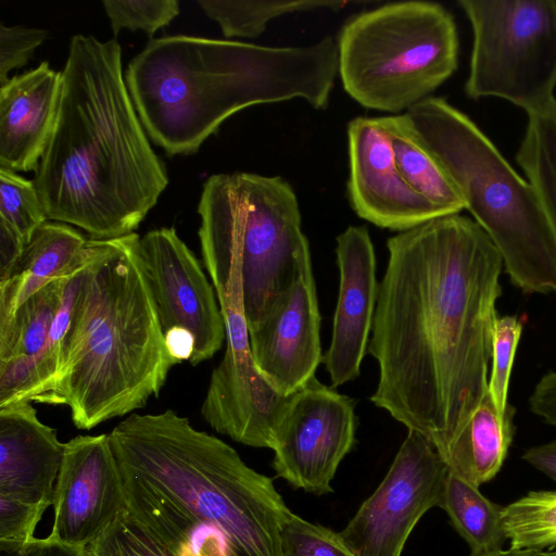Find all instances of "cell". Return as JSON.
<instances>
[{
	"mask_svg": "<svg viewBox=\"0 0 556 556\" xmlns=\"http://www.w3.org/2000/svg\"><path fill=\"white\" fill-rule=\"evenodd\" d=\"M367 351L370 401L442 455L488 392L502 257L460 214L391 237Z\"/></svg>",
	"mask_w": 556,
	"mask_h": 556,
	"instance_id": "6da1fadb",
	"label": "cell"
},
{
	"mask_svg": "<svg viewBox=\"0 0 556 556\" xmlns=\"http://www.w3.org/2000/svg\"><path fill=\"white\" fill-rule=\"evenodd\" d=\"M122 70L116 39L71 38L54 129L34 179L48 219L97 240L132 233L168 185Z\"/></svg>",
	"mask_w": 556,
	"mask_h": 556,
	"instance_id": "7a4b0ae2",
	"label": "cell"
},
{
	"mask_svg": "<svg viewBox=\"0 0 556 556\" xmlns=\"http://www.w3.org/2000/svg\"><path fill=\"white\" fill-rule=\"evenodd\" d=\"M338 73L332 37L303 47L174 35L150 39L125 81L150 139L169 155L191 154L235 113L304 99L327 106Z\"/></svg>",
	"mask_w": 556,
	"mask_h": 556,
	"instance_id": "3957f363",
	"label": "cell"
},
{
	"mask_svg": "<svg viewBox=\"0 0 556 556\" xmlns=\"http://www.w3.org/2000/svg\"><path fill=\"white\" fill-rule=\"evenodd\" d=\"M136 232L88 239L62 365L38 403L65 405L90 430L157 396L177 361L167 350Z\"/></svg>",
	"mask_w": 556,
	"mask_h": 556,
	"instance_id": "277c9868",
	"label": "cell"
},
{
	"mask_svg": "<svg viewBox=\"0 0 556 556\" xmlns=\"http://www.w3.org/2000/svg\"><path fill=\"white\" fill-rule=\"evenodd\" d=\"M119 470L188 516L224 531L241 556H282L281 528L292 513L271 479L220 439L173 409L132 413L109 433Z\"/></svg>",
	"mask_w": 556,
	"mask_h": 556,
	"instance_id": "5b68a950",
	"label": "cell"
},
{
	"mask_svg": "<svg viewBox=\"0 0 556 556\" xmlns=\"http://www.w3.org/2000/svg\"><path fill=\"white\" fill-rule=\"evenodd\" d=\"M205 268L224 316L256 326L311 257L296 195L280 176L212 175L198 206Z\"/></svg>",
	"mask_w": 556,
	"mask_h": 556,
	"instance_id": "8992f818",
	"label": "cell"
},
{
	"mask_svg": "<svg viewBox=\"0 0 556 556\" xmlns=\"http://www.w3.org/2000/svg\"><path fill=\"white\" fill-rule=\"evenodd\" d=\"M405 114L498 251L511 282L525 292L556 293V239L531 184L444 99L429 97Z\"/></svg>",
	"mask_w": 556,
	"mask_h": 556,
	"instance_id": "52a82bcc",
	"label": "cell"
},
{
	"mask_svg": "<svg viewBox=\"0 0 556 556\" xmlns=\"http://www.w3.org/2000/svg\"><path fill=\"white\" fill-rule=\"evenodd\" d=\"M338 73L361 105L399 113L429 98L457 68L453 15L440 3H388L350 18L338 37Z\"/></svg>",
	"mask_w": 556,
	"mask_h": 556,
	"instance_id": "ba28073f",
	"label": "cell"
},
{
	"mask_svg": "<svg viewBox=\"0 0 556 556\" xmlns=\"http://www.w3.org/2000/svg\"><path fill=\"white\" fill-rule=\"evenodd\" d=\"M472 29L465 91L527 114L556 100V0H460Z\"/></svg>",
	"mask_w": 556,
	"mask_h": 556,
	"instance_id": "9c48e42d",
	"label": "cell"
},
{
	"mask_svg": "<svg viewBox=\"0 0 556 556\" xmlns=\"http://www.w3.org/2000/svg\"><path fill=\"white\" fill-rule=\"evenodd\" d=\"M447 471L433 444L408 430L383 480L339 535L356 556H402L417 522L440 507Z\"/></svg>",
	"mask_w": 556,
	"mask_h": 556,
	"instance_id": "30bf717a",
	"label": "cell"
},
{
	"mask_svg": "<svg viewBox=\"0 0 556 556\" xmlns=\"http://www.w3.org/2000/svg\"><path fill=\"white\" fill-rule=\"evenodd\" d=\"M355 401L313 377L288 396L275 431L276 475L315 495L331 481L355 443Z\"/></svg>",
	"mask_w": 556,
	"mask_h": 556,
	"instance_id": "8fae6325",
	"label": "cell"
},
{
	"mask_svg": "<svg viewBox=\"0 0 556 556\" xmlns=\"http://www.w3.org/2000/svg\"><path fill=\"white\" fill-rule=\"evenodd\" d=\"M138 251L163 332L182 329L192 336L190 364L213 357L226 339V327L215 289L193 252L173 227L140 237Z\"/></svg>",
	"mask_w": 556,
	"mask_h": 556,
	"instance_id": "7c38bea8",
	"label": "cell"
},
{
	"mask_svg": "<svg viewBox=\"0 0 556 556\" xmlns=\"http://www.w3.org/2000/svg\"><path fill=\"white\" fill-rule=\"evenodd\" d=\"M50 539L86 549L125 510L123 478L110 435L65 443L53 492Z\"/></svg>",
	"mask_w": 556,
	"mask_h": 556,
	"instance_id": "4fadbf2b",
	"label": "cell"
},
{
	"mask_svg": "<svg viewBox=\"0 0 556 556\" xmlns=\"http://www.w3.org/2000/svg\"><path fill=\"white\" fill-rule=\"evenodd\" d=\"M288 396L256 367L248 328L227 331L225 354L211 375L201 406L204 420L238 443L273 448Z\"/></svg>",
	"mask_w": 556,
	"mask_h": 556,
	"instance_id": "5bb4252c",
	"label": "cell"
},
{
	"mask_svg": "<svg viewBox=\"0 0 556 556\" xmlns=\"http://www.w3.org/2000/svg\"><path fill=\"white\" fill-rule=\"evenodd\" d=\"M319 329L320 314L308 257L293 283L249 330L256 367L282 394L290 395L315 377L323 362Z\"/></svg>",
	"mask_w": 556,
	"mask_h": 556,
	"instance_id": "9a60e30c",
	"label": "cell"
},
{
	"mask_svg": "<svg viewBox=\"0 0 556 556\" xmlns=\"http://www.w3.org/2000/svg\"><path fill=\"white\" fill-rule=\"evenodd\" d=\"M348 143V194L361 218L401 232L442 216L403 179L383 116L352 119Z\"/></svg>",
	"mask_w": 556,
	"mask_h": 556,
	"instance_id": "2e32d148",
	"label": "cell"
},
{
	"mask_svg": "<svg viewBox=\"0 0 556 556\" xmlns=\"http://www.w3.org/2000/svg\"><path fill=\"white\" fill-rule=\"evenodd\" d=\"M339 295L332 336L323 363L331 387L356 379L367 352L379 283L374 245L366 227L350 226L337 238Z\"/></svg>",
	"mask_w": 556,
	"mask_h": 556,
	"instance_id": "e0dca14e",
	"label": "cell"
},
{
	"mask_svg": "<svg viewBox=\"0 0 556 556\" xmlns=\"http://www.w3.org/2000/svg\"><path fill=\"white\" fill-rule=\"evenodd\" d=\"M31 402L0 408V495L48 509L65 443L43 424Z\"/></svg>",
	"mask_w": 556,
	"mask_h": 556,
	"instance_id": "ac0fdd59",
	"label": "cell"
},
{
	"mask_svg": "<svg viewBox=\"0 0 556 556\" xmlns=\"http://www.w3.org/2000/svg\"><path fill=\"white\" fill-rule=\"evenodd\" d=\"M62 72L41 62L0 86V168L36 170L52 136Z\"/></svg>",
	"mask_w": 556,
	"mask_h": 556,
	"instance_id": "d6986e66",
	"label": "cell"
},
{
	"mask_svg": "<svg viewBox=\"0 0 556 556\" xmlns=\"http://www.w3.org/2000/svg\"><path fill=\"white\" fill-rule=\"evenodd\" d=\"M87 242L78 230L60 222H46L34 232L10 278L0 282V332L11 327L31 295L83 265Z\"/></svg>",
	"mask_w": 556,
	"mask_h": 556,
	"instance_id": "ffe728a7",
	"label": "cell"
},
{
	"mask_svg": "<svg viewBox=\"0 0 556 556\" xmlns=\"http://www.w3.org/2000/svg\"><path fill=\"white\" fill-rule=\"evenodd\" d=\"M515 408L496 409L489 393L475 409L460 432L441 455L448 470L480 486L501 470L514 439Z\"/></svg>",
	"mask_w": 556,
	"mask_h": 556,
	"instance_id": "44dd1931",
	"label": "cell"
},
{
	"mask_svg": "<svg viewBox=\"0 0 556 556\" xmlns=\"http://www.w3.org/2000/svg\"><path fill=\"white\" fill-rule=\"evenodd\" d=\"M399 172L409 188L442 216L465 210L457 187L404 114L383 116Z\"/></svg>",
	"mask_w": 556,
	"mask_h": 556,
	"instance_id": "7402d4cb",
	"label": "cell"
},
{
	"mask_svg": "<svg viewBox=\"0 0 556 556\" xmlns=\"http://www.w3.org/2000/svg\"><path fill=\"white\" fill-rule=\"evenodd\" d=\"M440 507L470 548V556L503 549L507 541L500 506L486 498L479 488L447 471Z\"/></svg>",
	"mask_w": 556,
	"mask_h": 556,
	"instance_id": "603a6c76",
	"label": "cell"
},
{
	"mask_svg": "<svg viewBox=\"0 0 556 556\" xmlns=\"http://www.w3.org/2000/svg\"><path fill=\"white\" fill-rule=\"evenodd\" d=\"M527 115L516 161L533 187L556 239V100Z\"/></svg>",
	"mask_w": 556,
	"mask_h": 556,
	"instance_id": "cb8c5ba5",
	"label": "cell"
},
{
	"mask_svg": "<svg viewBox=\"0 0 556 556\" xmlns=\"http://www.w3.org/2000/svg\"><path fill=\"white\" fill-rule=\"evenodd\" d=\"M70 276L45 286L20 306L11 327L0 332V361L43 351Z\"/></svg>",
	"mask_w": 556,
	"mask_h": 556,
	"instance_id": "d4e9b609",
	"label": "cell"
},
{
	"mask_svg": "<svg viewBox=\"0 0 556 556\" xmlns=\"http://www.w3.org/2000/svg\"><path fill=\"white\" fill-rule=\"evenodd\" d=\"M346 1H220L200 0L198 4L213 21L217 22L225 37L256 38L269 21L294 12L318 9H339Z\"/></svg>",
	"mask_w": 556,
	"mask_h": 556,
	"instance_id": "484cf974",
	"label": "cell"
},
{
	"mask_svg": "<svg viewBox=\"0 0 556 556\" xmlns=\"http://www.w3.org/2000/svg\"><path fill=\"white\" fill-rule=\"evenodd\" d=\"M509 548H556V491H531L503 506Z\"/></svg>",
	"mask_w": 556,
	"mask_h": 556,
	"instance_id": "4316f807",
	"label": "cell"
},
{
	"mask_svg": "<svg viewBox=\"0 0 556 556\" xmlns=\"http://www.w3.org/2000/svg\"><path fill=\"white\" fill-rule=\"evenodd\" d=\"M0 219L13 226L28 243L48 217L34 181L0 168Z\"/></svg>",
	"mask_w": 556,
	"mask_h": 556,
	"instance_id": "83f0119b",
	"label": "cell"
},
{
	"mask_svg": "<svg viewBox=\"0 0 556 556\" xmlns=\"http://www.w3.org/2000/svg\"><path fill=\"white\" fill-rule=\"evenodd\" d=\"M86 554L87 556H172L126 509L86 548Z\"/></svg>",
	"mask_w": 556,
	"mask_h": 556,
	"instance_id": "f1b7e54d",
	"label": "cell"
},
{
	"mask_svg": "<svg viewBox=\"0 0 556 556\" xmlns=\"http://www.w3.org/2000/svg\"><path fill=\"white\" fill-rule=\"evenodd\" d=\"M282 556H356L339 532L291 513L281 528Z\"/></svg>",
	"mask_w": 556,
	"mask_h": 556,
	"instance_id": "f546056e",
	"label": "cell"
},
{
	"mask_svg": "<svg viewBox=\"0 0 556 556\" xmlns=\"http://www.w3.org/2000/svg\"><path fill=\"white\" fill-rule=\"evenodd\" d=\"M523 324L516 316L497 317L492 336L491 375L488 391L500 414L504 415L511 367Z\"/></svg>",
	"mask_w": 556,
	"mask_h": 556,
	"instance_id": "4dcf8cb0",
	"label": "cell"
},
{
	"mask_svg": "<svg viewBox=\"0 0 556 556\" xmlns=\"http://www.w3.org/2000/svg\"><path fill=\"white\" fill-rule=\"evenodd\" d=\"M102 4L115 36L124 28L141 29L153 39L152 36L179 13L176 0H104Z\"/></svg>",
	"mask_w": 556,
	"mask_h": 556,
	"instance_id": "1f68e13d",
	"label": "cell"
},
{
	"mask_svg": "<svg viewBox=\"0 0 556 556\" xmlns=\"http://www.w3.org/2000/svg\"><path fill=\"white\" fill-rule=\"evenodd\" d=\"M48 37L49 34L45 29L0 25V86L10 79L11 71L28 62Z\"/></svg>",
	"mask_w": 556,
	"mask_h": 556,
	"instance_id": "d6a6232c",
	"label": "cell"
},
{
	"mask_svg": "<svg viewBox=\"0 0 556 556\" xmlns=\"http://www.w3.org/2000/svg\"><path fill=\"white\" fill-rule=\"evenodd\" d=\"M46 509L0 495V545H25L35 538V531Z\"/></svg>",
	"mask_w": 556,
	"mask_h": 556,
	"instance_id": "836d02e7",
	"label": "cell"
},
{
	"mask_svg": "<svg viewBox=\"0 0 556 556\" xmlns=\"http://www.w3.org/2000/svg\"><path fill=\"white\" fill-rule=\"evenodd\" d=\"M531 412L556 428V371L545 374L529 397Z\"/></svg>",
	"mask_w": 556,
	"mask_h": 556,
	"instance_id": "e575fe53",
	"label": "cell"
},
{
	"mask_svg": "<svg viewBox=\"0 0 556 556\" xmlns=\"http://www.w3.org/2000/svg\"><path fill=\"white\" fill-rule=\"evenodd\" d=\"M0 556H87L86 549L73 547L49 536L20 546L0 545Z\"/></svg>",
	"mask_w": 556,
	"mask_h": 556,
	"instance_id": "d590c367",
	"label": "cell"
},
{
	"mask_svg": "<svg viewBox=\"0 0 556 556\" xmlns=\"http://www.w3.org/2000/svg\"><path fill=\"white\" fill-rule=\"evenodd\" d=\"M27 242L10 224L0 219V282L10 278Z\"/></svg>",
	"mask_w": 556,
	"mask_h": 556,
	"instance_id": "8d00e7d4",
	"label": "cell"
},
{
	"mask_svg": "<svg viewBox=\"0 0 556 556\" xmlns=\"http://www.w3.org/2000/svg\"><path fill=\"white\" fill-rule=\"evenodd\" d=\"M522 459L556 482V440L528 448Z\"/></svg>",
	"mask_w": 556,
	"mask_h": 556,
	"instance_id": "74e56055",
	"label": "cell"
},
{
	"mask_svg": "<svg viewBox=\"0 0 556 556\" xmlns=\"http://www.w3.org/2000/svg\"><path fill=\"white\" fill-rule=\"evenodd\" d=\"M481 556H556V548H552V549H529V548L504 549L503 548L497 552L490 553L486 555H481Z\"/></svg>",
	"mask_w": 556,
	"mask_h": 556,
	"instance_id": "f35d334b",
	"label": "cell"
}]
</instances>
